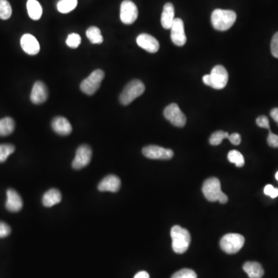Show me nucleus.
<instances>
[{
    "instance_id": "obj_1",
    "label": "nucleus",
    "mask_w": 278,
    "mask_h": 278,
    "mask_svg": "<svg viewBox=\"0 0 278 278\" xmlns=\"http://www.w3.org/2000/svg\"><path fill=\"white\" fill-rule=\"evenodd\" d=\"M237 20V14L233 10L217 9L213 12L211 22L214 29L226 31L230 29Z\"/></svg>"
},
{
    "instance_id": "obj_2",
    "label": "nucleus",
    "mask_w": 278,
    "mask_h": 278,
    "mask_svg": "<svg viewBox=\"0 0 278 278\" xmlns=\"http://www.w3.org/2000/svg\"><path fill=\"white\" fill-rule=\"evenodd\" d=\"M172 249L176 253H184L190 245V233L180 226H174L171 230Z\"/></svg>"
},
{
    "instance_id": "obj_3",
    "label": "nucleus",
    "mask_w": 278,
    "mask_h": 278,
    "mask_svg": "<svg viewBox=\"0 0 278 278\" xmlns=\"http://www.w3.org/2000/svg\"><path fill=\"white\" fill-rule=\"evenodd\" d=\"M203 193L209 201H219L222 204L227 203V196L221 190L220 182L217 178H210L204 182Z\"/></svg>"
},
{
    "instance_id": "obj_4",
    "label": "nucleus",
    "mask_w": 278,
    "mask_h": 278,
    "mask_svg": "<svg viewBox=\"0 0 278 278\" xmlns=\"http://www.w3.org/2000/svg\"><path fill=\"white\" fill-rule=\"evenodd\" d=\"M146 87L140 80L135 79L130 81L119 97V101L123 105H128L137 97L143 94Z\"/></svg>"
},
{
    "instance_id": "obj_5",
    "label": "nucleus",
    "mask_w": 278,
    "mask_h": 278,
    "mask_svg": "<svg viewBox=\"0 0 278 278\" xmlns=\"http://www.w3.org/2000/svg\"><path fill=\"white\" fill-rule=\"evenodd\" d=\"M245 239L238 233H228L220 240L221 249L228 253L234 254L241 250L244 246Z\"/></svg>"
},
{
    "instance_id": "obj_6",
    "label": "nucleus",
    "mask_w": 278,
    "mask_h": 278,
    "mask_svg": "<svg viewBox=\"0 0 278 278\" xmlns=\"http://www.w3.org/2000/svg\"><path fill=\"white\" fill-rule=\"evenodd\" d=\"M104 77V72L101 69H97L92 72L86 79L81 82V90L88 95H93L98 90Z\"/></svg>"
},
{
    "instance_id": "obj_7",
    "label": "nucleus",
    "mask_w": 278,
    "mask_h": 278,
    "mask_svg": "<svg viewBox=\"0 0 278 278\" xmlns=\"http://www.w3.org/2000/svg\"><path fill=\"white\" fill-rule=\"evenodd\" d=\"M164 116L171 122V124L176 127H184L186 123V117L183 113L178 104L175 103L169 104L165 108Z\"/></svg>"
},
{
    "instance_id": "obj_8",
    "label": "nucleus",
    "mask_w": 278,
    "mask_h": 278,
    "mask_svg": "<svg viewBox=\"0 0 278 278\" xmlns=\"http://www.w3.org/2000/svg\"><path fill=\"white\" fill-rule=\"evenodd\" d=\"M138 11L136 5L131 0H124L121 4L120 18L123 24L131 25L136 21Z\"/></svg>"
},
{
    "instance_id": "obj_9",
    "label": "nucleus",
    "mask_w": 278,
    "mask_h": 278,
    "mask_svg": "<svg viewBox=\"0 0 278 278\" xmlns=\"http://www.w3.org/2000/svg\"><path fill=\"white\" fill-rule=\"evenodd\" d=\"M210 76V86L214 89L220 90L227 85L229 75L227 70L222 65H217L213 68Z\"/></svg>"
},
{
    "instance_id": "obj_10",
    "label": "nucleus",
    "mask_w": 278,
    "mask_h": 278,
    "mask_svg": "<svg viewBox=\"0 0 278 278\" xmlns=\"http://www.w3.org/2000/svg\"><path fill=\"white\" fill-rule=\"evenodd\" d=\"M142 153L150 159L169 160L173 157L174 153L169 149L158 146H149L142 149Z\"/></svg>"
},
{
    "instance_id": "obj_11",
    "label": "nucleus",
    "mask_w": 278,
    "mask_h": 278,
    "mask_svg": "<svg viewBox=\"0 0 278 278\" xmlns=\"http://www.w3.org/2000/svg\"><path fill=\"white\" fill-rule=\"evenodd\" d=\"M92 158V150L88 145H82L77 149L75 158L72 162L74 169H81L90 163Z\"/></svg>"
},
{
    "instance_id": "obj_12",
    "label": "nucleus",
    "mask_w": 278,
    "mask_h": 278,
    "mask_svg": "<svg viewBox=\"0 0 278 278\" xmlns=\"http://www.w3.org/2000/svg\"><path fill=\"white\" fill-rule=\"evenodd\" d=\"M171 40L175 45L182 47L186 43L184 24L180 18H175L174 22L171 27Z\"/></svg>"
},
{
    "instance_id": "obj_13",
    "label": "nucleus",
    "mask_w": 278,
    "mask_h": 278,
    "mask_svg": "<svg viewBox=\"0 0 278 278\" xmlns=\"http://www.w3.org/2000/svg\"><path fill=\"white\" fill-rule=\"evenodd\" d=\"M136 42L137 44L141 48L152 54L156 53L159 49V43L158 40L154 36L148 34V33H142V34L138 35Z\"/></svg>"
},
{
    "instance_id": "obj_14",
    "label": "nucleus",
    "mask_w": 278,
    "mask_h": 278,
    "mask_svg": "<svg viewBox=\"0 0 278 278\" xmlns=\"http://www.w3.org/2000/svg\"><path fill=\"white\" fill-rule=\"evenodd\" d=\"M48 98V89L44 83L36 81L32 87L31 100L33 104H40L45 102Z\"/></svg>"
},
{
    "instance_id": "obj_15",
    "label": "nucleus",
    "mask_w": 278,
    "mask_h": 278,
    "mask_svg": "<svg viewBox=\"0 0 278 278\" xmlns=\"http://www.w3.org/2000/svg\"><path fill=\"white\" fill-rule=\"evenodd\" d=\"M20 44L24 52L29 55H36L40 52V43L35 36L29 33H27L22 36Z\"/></svg>"
},
{
    "instance_id": "obj_16",
    "label": "nucleus",
    "mask_w": 278,
    "mask_h": 278,
    "mask_svg": "<svg viewBox=\"0 0 278 278\" xmlns=\"http://www.w3.org/2000/svg\"><path fill=\"white\" fill-rule=\"evenodd\" d=\"M6 203L5 207L9 212H19L23 208V200L20 194L13 188H9L6 192Z\"/></svg>"
},
{
    "instance_id": "obj_17",
    "label": "nucleus",
    "mask_w": 278,
    "mask_h": 278,
    "mask_svg": "<svg viewBox=\"0 0 278 278\" xmlns=\"http://www.w3.org/2000/svg\"><path fill=\"white\" fill-rule=\"evenodd\" d=\"M120 179L115 175H109L101 180L97 188L101 192H116L120 189Z\"/></svg>"
},
{
    "instance_id": "obj_18",
    "label": "nucleus",
    "mask_w": 278,
    "mask_h": 278,
    "mask_svg": "<svg viewBox=\"0 0 278 278\" xmlns=\"http://www.w3.org/2000/svg\"><path fill=\"white\" fill-rule=\"evenodd\" d=\"M51 125L53 130L58 135L66 136L72 132V126L70 122L63 117H56L52 121Z\"/></svg>"
},
{
    "instance_id": "obj_19",
    "label": "nucleus",
    "mask_w": 278,
    "mask_h": 278,
    "mask_svg": "<svg viewBox=\"0 0 278 278\" xmlns=\"http://www.w3.org/2000/svg\"><path fill=\"white\" fill-rule=\"evenodd\" d=\"M174 20V5H173V4L171 3V2H167L164 5L162 17H161V23H162V26L164 29H171Z\"/></svg>"
},
{
    "instance_id": "obj_20",
    "label": "nucleus",
    "mask_w": 278,
    "mask_h": 278,
    "mask_svg": "<svg viewBox=\"0 0 278 278\" xmlns=\"http://www.w3.org/2000/svg\"><path fill=\"white\" fill-rule=\"evenodd\" d=\"M243 269L247 274L249 278H261L264 275V270L261 264L255 261L245 263Z\"/></svg>"
},
{
    "instance_id": "obj_21",
    "label": "nucleus",
    "mask_w": 278,
    "mask_h": 278,
    "mask_svg": "<svg viewBox=\"0 0 278 278\" xmlns=\"http://www.w3.org/2000/svg\"><path fill=\"white\" fill-rule=\"evenodd\" d=\"M62 200V195L57 188H51L43 195V204L44 207H51L54 205L58 204Z\"/></svg>"
},
{
    "instance_id": "obj_22",
    "label": "nucleus",
    "mask_w": 278,
    "mask_h": 278,
    "mask_svg": "<svg viewBox=\"0 0 278 278\" xmlns=\"http://www.w3.org/2000/svg\"><path fill=\"white\" fill-rule=\"evenodd\" d=\"M27 12L32 20H38L41 18L43 9L37 0H28L27 3Z\"/></svg>"
},
{
    "instance_id": "obj_23",
    "label": "nucleus",
    "mask_w": 278,
    "mask_h": 278,
    "mask_svg": "<svg viewBox=\"0 0 278 278\" xmlns=\"http://www.w3.org/2000/svg\"><path fill=\"white\" fill-rule=\"evenodd\" d=\"M15 122L13 119L6 117L0 119V136H7L14 131Z\"/></svg>"
},
{
    "instance_id": "obj_24",
    "label": "nucleus",
    "mask_w": 278,
    "mask_h": 278,
    "mask_svg": "<svg viewBox=\"0 0 278 278\" xmlns=\"http://www.w3.org/2000/svg\"><path fill=\"white\" fill-rule=\"evenodd\" d=\"M86 35L88 40L93 44H101L104 40L101 31L97 27H89L87 30Z\"/></svg>"
},
{
    "instance_id": "obj_25",
    "label": "nucleus",
    "mask_w": 278,
    "mask_h": 278,
    "mask_svg": "<svg viewBox=\"0 0 278 278\" xmlns=\"http://www.w3.org/2000/svg\"><path fill=\"white\" fill-rule=\"evenodd\" d=\"M77 0H60L58 9L60 13H68L77 7Z\"/></svg>"
},
{
    "instance_id": "obj_26",
    "label": "nucleus",
    "mask_w": 278,
    "mask_h": 278,
    "mask_svg": "<svg viewBox=\"0 0 278 278\" xmlns=\"http://www.w3.org/2000/svg\"><path fill=\"white\" fill-rule=\"evenodd\" d=\"M227 158L231 163L235 164L237 167H243L245 163L243 154L237 150H232L228 153Z\"/></svg>"
},
{
    "instance_id": "obj_27",
    "label": "nucleus",
    "mask_w": 278,
    "mask_h": 278,
    "mask_svg": "<svg viewBox=\"0 0 278 278\" xmlns=\"http://www.w3.org/2000/svg\"><path fill=\"white\" fill-rule=\"evenodd\" d=\"M12 16V7L7 0H0V19L8 20Z\"/></svg>"
},
{
    "instance_id": "obj_28",
    "label": "nucleus",
    "mask_w": 278,
    "mask_h": 278,
    "mask_svg": "<svg viewBox=\"0 0 278 278\" xmlns=\"http://www.w3.org/2000/svg\"><path fill=\"white\" fill-rule=\"evenodd\" d=\"M15 151V147L10 144L0 145V163L5 162Z\"/></svg>"
},
{
    "instance_id": "obj_29",
    "label": "nucleus",
    "mask_w": 278,
    "mask_h": 278,
    "mask_svg": "<svg viewBox=\"0 0 278 278\" xmlns=\"http://www.w3.org/2000/svg\"><path fill=\"white\" fill-rule=\"evenodd\" d=\"M229 133L223 131H217L213 133L212 135L210 136V143L212 146H218L224 138H229Z\"/></svg>"
},
{
    "instance_id": "obj_30",
    "label": "nucleus",
    "mask_w": 278,
    "mask_h": 278,
    "mask_svg": "<svg viewBox=\"0 0 278 278\" xmlns=\"http://www.w3.org/2000/svg\"><path fill=\"white\" fill-rule=\"evenodd\" d=\"M81 38L77 33H70L66 40V45L70 48H77L81 44Z\"/></svg>"
},
{
    "instance_id": "obj_31",
    "label": "nucleus",
    "mask_w": 278,
    "mask_h": 278,
    "mask_svg": "<svg viewBox=\"0 0 278 278\" xmlns=\"http://www.w3.org/2000/svg\"><path fill=\"white\" fill-rule=\"evenodd\" d=\"M172 278H197L196 272L191 269H182L172 275Z\"/></svg>"
},
{
    "instance_id": "obj_32",
    "label": "nucleus",
    "mask_w": 278,
    "mask_h": 278,
    "mask_svg": "<svg viewBox=\"0 0 278 278\" xmlns=\"http://www.w3.org/2000/svg\"><path fill=\"white\" fill-rule=\"evenodd\" d=\"M271 51L275 58H278V32L274 35L271 43Z\"/></svg>"
},
{
    "instance_id": "obj_33",
    "label": "nucleus",
    "mask_w": 278,
    "mask_h": 278,
    "mask_svg": "<svg viewBox=\"0 0 278 278\" xmlns=\"http://www.w3.org/2000/svg\"><path fill=\"white\" fill-rule=\"evenodd\" d=\"M11 228L7 223L0 221V238L8 237L10 234Z\"/></svg>"
},
{
    "instance_id": "obj_34",
    "label": "nucleus",
    "mask_w": 278,
    "mask_h": 278,
    "mask_svg": "<svg viewBox=\"0 0 278 278\" xmlns=\"http://www.w3.org/2000/svg\"><path fill=\"white\" fill-rule=\"evenodd\" d=\"M264 194L275 199L278 196V188H275L272 185H267L264 188Z\"/></svg>"
},
{
    "instance_id": "obj_35",
    "label": "nucleus",
    "mask_w": 278,
    "mask_h": 278,
    "mask_svg": "<svg viewBox=\"0 0 278 278\" xmlns=\"http://www.w3.org/2000/svg\"><path fill=\"white\" fill-rule=\"evenodd\" d=\"M257 125L260 127H264L266 129H270L269 120L266 116H260L257 118Z\"/></svg>"
},
{
    "instance_id": "obj_36",
    "label": "nucleus",
    "mask_w": 278,
    "mask_h": 278,
    "mask_svg": "<svg viewBox=\"0 0 278 278\" xmlns=\"http://www.w3.org/2000/svg\"><path fill=\"white\" fill-rule=\"evenodd\" d=\"M268 143L271 147L278 148V135H275L270 131L268 137Z\"/></svg>"
},
{
    "instance_id": "obj_37",
    "label": "nucleus",
    "mask_w": 278,
    "mask_h": 278,
    "mask_svg": "<svg viewBox=\"0 0 278 278\" xmlns=\"http://www.w3.org/2000/svg\"><path fill=\"white\" fill-rule=\"evenodd\" d=\"M228 139L230 141L233 145H235V146H238L241 142V137L238 133H233L232 135H230Z\"/></svg>"
},
{
    "instance_id": "obj_38",
    "label": "nucleus",
    "mask_w": 278,
    "mask_h": 278,
    "mask_svg": "<svg viewBox=\"0 0 278 278\" xmlns=\"http://www.w3.org/2000/svg\"><path fill=\"white\" fill-rule=\"evenodd\" d=\"M271 116L278 124V108H275L271 110Z\"/></svg>"
},
{
    "instance_id": "obj_39",
    "label": "nucleus",
    "mask_w": 278,
    "mask_h": 278,
    "mask_svg": "<svg viewBox=\"0 0 278 278\" xmlns=\"http://www.w3.org/2000/svg\"><path fill=\"white\" fill-rule=\"evenodd\" d=\"M134 278H150V276L146 271H140L135 275Z\"/></svg>"
},
{
    "instance_id": "obj_40",
    "label": "nucleus",
    "mask_w": 278,
    "mask_h": 278,
    "mask_svg": "<svg viewBox=\"0 0 278 278\" xmlns=\"http://www.w3.org/2000/svg\"><path fill=\"white\" fill-rule=\"evenodd\" d=\"M203 81L205 85H207V86H210V74H207V75L203 76Z\"/></svg>"
},
{
    "instance_id": "obj_41",
    "label": "nucleus",
    "mask_w": 278,
    "mask_h": 278,
    "mask_svg": "<svg viewBox=\"0 0 278 278\" xmlns=\"http://www.w3.org/2000/svg\"><path fill=\"white\" fill-rule=\"evenodd\" d=\"M275 177H276V180L278 181V172H277L276 175H275Z\"/></svg>"
}]
</instances>
